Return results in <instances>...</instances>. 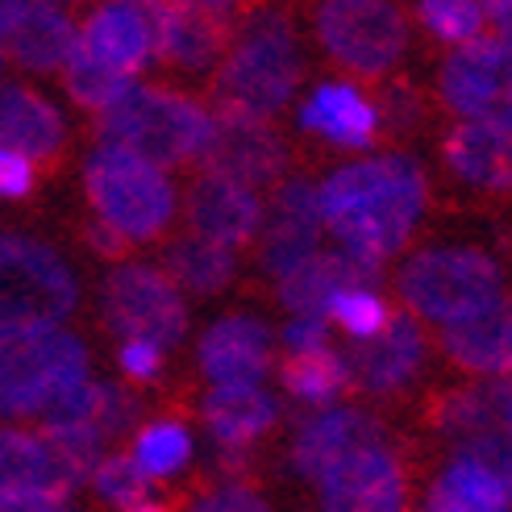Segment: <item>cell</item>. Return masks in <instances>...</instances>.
I'll return each mask as SVG.
<instances>
[{
	"mask_svg": "<svg viewBox=\"0 0 512 512\" xmlns=\"http://www.w3.org/2000/svg\"><path fill=\"white\" fill-rule=\"evenodd\" d=\"M429 209V179L408 155H371L329 171L317 188L321 225L342 250L383 267Z\"/></svg>",
	"mask_w": 512,
	"mask_h": 512,
	"instance_id": "6da1fadb",
	"label": "cell"
},
{
	"mask_svg": "<svg viewBox=\"0 0 512 512\" xmlns=\"http://www.w3.org/2000/svg\"><path fill=\"white\" fill-rule=\"evenodd\" d=\"M304 75V50L292 13L284 5L259 0L238 25L234 42L213 71V113H242L275 121L292 105Z\"/></svg>",
	"mask_w": 512,
	"mask_h": 512,
	"instance_id": "7a4b0ae2",
	"label": "cell"
},
{
	"mask_svg": "<svg viewBox=\"0 0 512 512\" xmlns=\"http://www.w3.org/2000/svg\"><path fill=\"white\" fill-rule=\"evenodd\" d=\"M84 200L92 221L113 229L125 246H146L167 238L179 213V192L171 175L113 142H96L88 150Z\"/></svg>",
	"mask_w": 512,
	"mask_h": 512,
	"instance_id": "3957f363",
	"label": "cell"
},
{
	"mask_svg": "<svg viewBox=\"0 0 512 512\" xmlns=\"http://www.w3.org/2000/svg\"><path fill=\"white\" fill-rule=\"evenodd\" d=\"M209 134H213V109L204 100L163 84H134L113 109L96 117L100 142L125 146L130 155L163 171L200 163Z\"/></svg>",
	"mask_w": 512,
	"mask_h": 512,
	"instance_id": "277c9868",
	"label": "cell"
},
{
	"mask_svg": "<svg viewBox=\"0 0 512 512\" xmlns=\"http://www.w3.org/2000/svg\"><path fill=\"white\" fill-rule=\"evenodd\" d=\"M396 292L417 321L454 329L504 296V271L479 246H425L404 259Z\"/></svg>",
	"mask_w": 512,
	"mask_h": 512,
	"instance_id": "5b68a950",
	"label": "cell"
},
{
	"mask_svg": "<svg viewBox=\"0 0 512 512\" xmlns=\"http://www.w3.org/2000/svg\"><path fill=\"white\" fill-rule=\"evenodd\" d=\"M80 309V279L63 254L21 229H0V338L63 325Z\"/></svg>",
	"mask_w": 512,
	"mask_h": 512,
	"instance_id": "8992f818",
	"label": "cell"
},
{
	"mask_svg": "<svg viewBox=\"0 0 512 512\" xmlns=\"http://www.w3.org/2000/svg\"><path fill=\"white\" fill-rule=\"evenodd\" d=\"M88 375V346L63 325L0 338V417L38 421L63 392H71Z\"/></svg>",
	"mask_w": 512,
	"mask_h": 512,
	"instance_id": "52a82bcc",
	"label": "cell"
},
{
	"mask_svg": "<svg viewBox=\"0 0 512 512\" xmlns=\"http://www.w3.org/2000/svg\"><path fill=\"white\" fill-rule=\"evenodd\" d=\"M313 34L325 59L354 80H392L413 30L396 0H313Z\"/></svg>",
	"mask_w": 512,
	"mask_h": 512,
	"instance_id": "ba28073f",
	"label": "cell"
},
{
	"mask_svg": "<svg viewBox=\"0 0 512 512\" xmlns=\"http://www.w3.org/2000/svg\"><path fill=\"white\" fill-rule=\"evenodd\" d=\"M100 321L117 342L175 350L188 338V300L150 263H113L100 279Z\"/></svg>",
	"mask_w": 512,
	"mask_h": 512,
	"instance_id": "9c48e42d",
	"label": "cell"
},
{
	"mask_svg": "<svg viewBox=\"0 0 512 512\" xmlns=\"http://www.w3.org/2000/svg\"><path fill=\"white\" fill-rule=\"evenodd\" d=\"M254 5L259 0H155V9H150L155 59L184 75L217 71L242 17Z\"/></svg>",
	"mask_w": 512,
	"mask_h": 512,
	"instance_id": "30bf717a",
	"label": "cell"
},
{
	"mask_svg": "<svg viewBox=\"0 0 512 512\" xmlns=\"http://www.w3.org/2000/svg\"><path fill=\"white\" fill-rule=\"evenodd\" d=\"M288 138L275 130V121L242 117V113H213V134L200 155V171L238 179L246 188H275L292 171Z\"/></svg>",
	"mask_w": 512,
	"mask_h": 512,
	"instance_id": "8fae6325",
	"label": "cell"
},
{
	"mask_svg": "<svg viewBox=\"0 0 512 512\" xmlns=\"http://www.w3.org/2000/svg\"><path fill=\"white\" fill-rule=\"evenodd\" d=\"M317 496L321 512H408V467L400 450L379 438L325 471Z\"/></svg>",
	"mask_w": 512,
	"mask_h": 512,
	"instance_id": "7c38bea8",
	"label": "cell"
},
{
	"mask_svg": "<svg viewBox=\"0 0 512 512\" xmlns=\"http://www.w3.org/2000/svg\"><path fill=\"white\" fill-rule=\"evenodd\" d=\"M508 92H512V46L496 34L454 46L446 63L438 67L442 105L463 121H488Z\"/></svg>",
	"mask_w": 512,
	"mask_h": 512,
	"instance_id": "4fadbf2b",
	"label": "cell"
},
{
	"mask_svg": "<svg viewBox=\"0 0 512 512\" xmlns=\"http://www.w3.org/2000/svg\"><path fill=\"white\" fill-rule=\"evenodd\" d=\"M0 150H13L42 175H55L71 150V125L46 92L9 80L0 84Z\"/></svg>",
	"mask_w": 512,
	"mask_h": 512,
	"instance_id": "5bb4252c",
	"label": "cell"
},
{
	"mask_svg": "<svg viewBox=\"0 0 512 512\" xmlns=\"http://www.w3.org/2000/svg\"><path fill=\"white\" fill-rule=\"evenodd\" d=\"M321 213H317V188L309 179L288 175L271 188V204H263V229H259V254L263 271L271 279L288 275L300 259L321 250Z\"/></svg>",
	"mask_w": 512,
	"mask_h": 512,
	"instance_id": "9a60e30c",
	"label": "cell"
},
{
	"mask_svg": "<svg viewBox=\"0 0 512 512\" xmlns=\"http://www.w3.org/2000/svg\"><path fill=\"white\" fill-rule=\"evenodd\" d=\"M184 217L188 229L200 238H209L225 250H242L250 242H259V229H263V196L238 184V179H225L213 171H200L188 196H184Z\"/></svg>",
	"mask_w": 512,
	"mask_h": 512,
	"instance_id": "2e32d148",
	"label": "cell"
},
{
	"mask_svg": "<svg viewBox=\"0 0 512 512\" xmlns=\"http://www.w3.org/2000/svg\"><path fill=\"white\" fill-rule=\"evenodd\" d=\"M196 363L213 388H221V383H263L275 367V334L254 313H225L200 334Z\"/></svg>",
	"mask_w": 512,
	"mask_h": 512,
	"instance_id": "e0dca14e",
	"label": "cell"
},
{
	"mask_svg": "<svg viewBox=\"0 0 512 512\" xmlns=\"http://www.w3.org/2000/svg\"><path fill=\"white\" fill-rule=\"evenodd\" d=\"M379 438H383V425L371 413H363V408H350V404L313 408V413L300 421L296 438L288 446V463L300 479L317 483L325 471H334L346 454L363 450Z\"/></svg>",
	"mask_w": 512,
	"mask_h": 512,
	"instance_id": "ac0fdd59",
	"label": "cell"
},
{
	"mask_svg": "<svg viewBox=\"0 0 512 512\" xmlns=\"http://www.w3.org/2000/svg\"><path fill=\"white\" fill-rule=\"evenodd\" d=\"M350 379L367 396H400L413 388V379L425 367V329L413 313H396L379 338L358 342L354 354H346Z\"/></svg>",
	"mask_w": 512,
	"mask_h": 512,
	"instance_id": "d6986e66",
	"label": "cell"
},
{
	"mask_svg": "<svg viewBox=\"0 0 512 512\" xmlns=\"http://www.w3.org/2000/svg\"><path fill=\"white\" fill-rule=\"evenodd\" d=\"M300 130L338 150H371L383 121L375 100L354 80H325L300 100Z\"/></svg>",
	"mask_w": 512,
	"mask_h": 512,
	"instance_id": "ffe728a7",
	"label": "cell"
},
{
	"mask_svg": "<svg viewBox=\"0 0 512 512\" xmlns=\"http://www.w3.org/2000/svg\"><path fill=\"white\" fill-rule=\"evenodd\" d=\"M383 267L358 259L350 250H313L288 275L275 279V296L292 317H325L329 300L346 288H375Z\"/></svg>",
	"mask_w": 512,
	"mask_h": 512,
	"instance_id": "44dd1931",
	"label": "cell"
},
{
	"mask_svg": "<svg viewBox=\"0 0 512 512\" xmlns=\"http://www.w3.org/2000/svg\"><path fill=\"white\" fill-rule=\"evenodd\" d=\"M80 488V475L67 467L55 438L42 429H21V425H0V500L5 496H71Z\"/></svg>",
	"mask_w": 512,
	"mask_h": 512,
	"instance_id": "7402d4cb",
	"label": "cell"
},
{
	"mask_svg": "<svg viewBox=\"0 0 512 512\" xmlns=\"http://www.w3.org/2000/svg\"><path fill=\"white\" fill-rule=\"evenodd\" d=\"M200 421L217 442V454H250L279 425V400L263 383H221L200 400Z\"/></svg>",
	"mask_w": 512,
	"mask_h": 512,
	"instance_id": "603a6c76",
	"label": "cell"
},
{
	"mask_svg": "<svg viewBox=\"0 0 512 512\" xmlns=\"http://www.w3.org/2000/svg\"><path fill=\"white\" fill-rule=\"evenodd\" d=\"M80 50L92 55L100 67H109L125 80L138 75L155 59V30H150V13L138 5H100L80 25Z\"/></svg>",
	"mask_w": 512,
	"mask_h": 512,
	"instance_id": "cb8c5ba5",
	"label": "cell"
},
{
	"mask_svg": "<svg viewBox=\"0 0 512 512\" xmlns=\"http://www.w3.org/2000/svg\"><path fill=\"white\" fill-rule=\"evenodd\" d=\"M75 21L67 9L50 0H21L13 25L0 38V50L25 75H59L67 55L75 50Z\"/></svg>",
	"mask_w": 512,
	"mask_h": 512,
	"instance_id": "d4e9b609",
	"label": "cell"
},
{
	"mask_svg": "<svg viewBox=\"0 0 512 512\" xmlns=\"http://www.w3.org/2000/svg\"><path fill=\"white\" fill-rule=\"evenodd\" d=\"M446 171L475 192L512 196V134L488 121H458L442 138Z\"/></svg>",
	"mask_w": 512,
	"mask_h": 512,
	"instance_id": "484cf974",
	"label": "cell"
},
{
	"mask_svg": "<svg viewBox=\"0 0 512 512\" xmlns=\"http://www.w3.org/2000/svg\"><path fill=\"white\" fill-rule=\"evenodd\" d=\"M446 358L475 379H508L512 375V292H504L479 317L442 329Z\"/></svg>",
	"mask_w": 512,
	"mask_h": 512,
	"instance_id": "4316f807",
	"label": "cell"
},
{
	"mask_svg": "<svg viewBox=\"0 0 512 512\" xmlns=\"http://www.w3.org/2000/svg\"><path fill=\"white\" fill-rule=\"evenodd\" d=\"M159 271L188 296H217V292H225L229 284H234L238 254L209 242V238H200V234H192V229H184V234H175V238L163 242Z\"/></svg>",
	"mask_w": 512,
	"mask_h": 512,
	"instance_id": "83f0119b",
	"label": "cell"
},
{
	"mask_svg": "<svg viewBox=\"0 0 512 512\" xmlns=\"http://www.w3.org/2000/svg\"><path fill=\"white\" fill-rule=\"evenodd\" d=\"M279 379L292 400L309 404V408H329L342 404V396L354 388L350 379V363L346 354L334 346H317V350H300V354H284V367Z\"/></svg>",
	"mask_w": 512,
	"mask_h": 512,
	"instance_id": "f1b7e54d",
	"label": "cell"
},
{
	"mask_svg": "<svg viewBox=\"0 0 512 512\" xmlns=\"http://www.w3.org/2000/svg\"><path fill=\"white\" fill-rule=\"evenodd\" d=\"M433 500H446L454 508H471V512H508L512 492L500 483L496 471H488L479 458L454 450V458L442 467L438 483H433Z\"/></svg>",
	"mask_w": 512,
	"mask_h": 512,
	"instance_id": "f546056e",
	"label": "cell"
},
{
	"mask_svg": "<svg viewBox=\"0 0 512 512\" xmlns=\"http://www.w3.org/2000/svg\"><path fill=\"white\" fill-rule=\"evenodd\" d=\"M192 429L175 417H159V421H146L134 429V467L146 475V479H175L184 475L188 463H192Z\"/></svg>",
	"mask_w": 512,
	"mask_h": 512,
	"instance_id": "4dcf8cb0",
	"label": "cell"
},
{
	"mask_svg": "<svg viewBox=\"0 0 512 512\" xmlns=\"http://www.w3.org/2000/svg\"><path fill=\"white\" fill-rule=\"evenodd\" d=\"M429 421L438 433H446V438L454 446H463L471 438H479V433L496 429L492 425V396H488V379H471V383H458V388H446L433 396L429 404Z\"/></svg>",
	"mask_w": 512,
	"mask_h": 512,
	"instance_id": "1f68e13d",
	"label": "cell"
},
{
	"mask_svg": "<svg viewBox=\"0 0 512 512\" xmlns=\"http://www.w3.org/2000/svg\"><path fill=\"white\" fill-rule=\"evenodd\" d=\"M75 38H80V34H75ZM59 80H63V88H67L71 105L84 109V113H92V117H100L105 109H113L117 100L138 84V80H125V75H117V71H109V67H100L92 55H84L80 42H75V50L67 55Z\"/></svg>",
	"mask_w": 512,
	"mask_h": 512,
	"instance_id": "d6a6232c",
	"label": "cell"
},
{
	"mask_svg": "<svg viewBox=\"0 0 512 512\" xmlns=\"http://www.w3.org/2000/svg\"><path fill=\"white\" fill-rule=\"evenodd\" d=\"M417 21L429 38H438L450 50L483 38V30H488L483 0H417Z\"/></svg>",
	"mask_w": 512,
	"mask_h": 512,
	"instance_id": "836d02e7",
	"label": "cell"
},
{
	"mask_svg": "<svg viewBox=\"0 0 512 512\" xmlns=\"http://www.w3.org/2000/svg\"><path fill=\"white\" fill-rule=\"evenodd\" d=\"M392 317H396V309L375 288H346L329 300V309H325V321H334L354 346L379 338Z\"/></svg>",
	"mask_w": 512,
	"mask_h": 512,
	"instance_id": "e575fe53",
	"label": "cell"
},
{
	"mask_svg": "<svg viewBox=\"0 0 512 512\" xmlns=\"http://www.w3.org/2000/svg\"><path fill=\"white\" fill-rule=\"evenodd\" d=\"M88 483H92L96 500L109 504V508H117V512L138 508V504L146 500V488H150V479L134 467L130 454H105V458H100V463L92 467Z\"/></svg>",
	"mask_w": 512,
	"mask_h": 512,
	"instance_id": "d590c367",
	"label": "cell"
},
{
	"mask_svg": "<svg viewBox=\"0 0 512 512\" xmlns=\"http://www.w3.org/2000/svg\"><path fill=\"white\" fill-rule=\"evenodd\" d=\"M184 512H271V504L246 475H217L188 496Z\"/></svg>",
	"mask_w": 512,
	"mask_h": 512,
	"instance_id": "8d00e7d4",
	"label": "cell"
},
{
	"mask_svg": "<svg viewBox=\"0 0 512 512\" xmlns=\"http://www.w3.org/2000/svg\"><path fill=\"white\" fill-rule=\"evenodd\" d=\"M379 109V121L383 130H396V134H413L421 117H425V105H421V92L404 80H388L383 84V96L375 100Z\"/></svg>",
	"mask_w": 512,
	"mask_h": 512,
	"instance_id": "74e56055",
	"label": "cell"
},
{
	"mask_svg": "<svg viewBox=\"0 0 512 512\" xmlns=\"http://www.w3.org/2000/svg\"><path fill=\"white\" fill-rule=\"evenodd\" d=\"M117 367H121L125 383L150 388V383H159V379H163L167 350L150 346V342H121V346H117Z\"/></svg>",
	"mask_w": 512,
	"mask_h": 512,
	"instance_id": "f35d334b",
	"label": "cell"
},
{
	"mask_svg": "<svg viewBox=\"0 0 512 512\" xmlns=\"http://www.w3.org/2000/svg\"><path fill=\"white\" fill-rule=\"evenodd\" d=\"M38 184H42V171L13 155V150H0V200L5 204H30L38 196Z\"/></svg>",
	"mask_w": 512,
	"mask_h": 512,
	"instance_id": "ab89813d",
	"label": "cell"
},
{
	"mask_svg": "<svg viewBox=\"0 0 512 512\" xmlns=\"http://www.w3.org/2000/svg\"><path fill=\"white\" fill-rule=\"evenodd\" d=\"M458 450L471 454V458H479V463L488 467V471H496L500 483L512 492V433H504V429H488V433H479V438L463 442Z\"/></svg>",
	"mask_w": 512,
	"mask_h": 512,
	"instance_id": "60d3db41",
	"label": "cell"
},
{
	"mask_svg": "<svg viewBox=\"0 0 512 512\" xmlns=\"http://www.w3.org/2000/svg\"><path fill=\"white\" fill-rule=\"evenodd\" d=\"M279 346L284 354H300V350H317V346H329V329H325V317H292L279 334Z\"/></svg>",
	"mask_w": 512,
	"mask_h": 512,
	"instance_id": "b9f144b4",
	"label": "cell"
},
{
	"mask_svg": "<svg viewBox=\"0 0 512 512\" xmlns=\"http://www.w3.org/2000/svg\"><path fill=\"white\" fill-rule=\"evenodd\" d=\"M0 512H71L63 496H42V492H25V496H5Z\"/></svg>",
	"mask_w": 512,
	"mask_h": 512,
	"instance_id": "7bdbcfd3",
	"label": "cell"
},
{
	"mask_svg": "<svg viewBox=\"0 0 512 512\" xmlns=\"http://www.w3.org/2000/svg\"><path fill=\"white\" fill-rule=\"evenodd\" d=\"M488 396H492V425L512 433V375L508 379H488Z\"/></svg>",
	"mask_w": 512,
	"mask_h": 512,
	"instance_id": "ee69618b",
	"label": "cell"
},
{
	"mask_svg": "<svg viewBox=\"0 0 512 512\" xmlns=\"http://www.w3.org/2000/svg\"><path fill=\"white\" fill-rule=\"evenodd\" d=\"M483 13H488V25L496 30V38L512 46V0H483Z\"/></svg>",
	"mask_w": 512,
	"mask_h": 512,
	"instance_id": "f6af8a7d",
	"label": "cell"
},
{
	"mask_svg": "<svg viewBox=\"0 0 512 512\" xmlns=\"http://www.w3.org/2000/svg\"><path fill=\"white\" fill-rule=\"evenodd\" d=\"M17 9H21V0H0V38H5V30L13 25Z\"/></svg>",
	"mask_w": 512,
	"mask_h": 512,
	"instance_id": "bcb514c9",
	"label": "cell"
},
{
	"mask_svg": "<svg viewBox=\"0 0 512 512\" xmlns=\"http://www.w3.org/2000/svg\"><path fill=\"white\" fill-rule=\"evenodd\" d=\"M130 512H175L171 504H159V500H142L138 508H130Z\"/></svg>",
	"mask_w": 512,
	"mask_h": 512,
	"instance_id": "7dc6e473",
	"label": "cell"
},
{
	"mask_svg": "<svg viewBox=\"0 0 512 512\" xmlns=\"http://www.w3.org/2000/svg\"><path fill=\"white\" fill-rule=\"evenodd\" d=\"M50 5H59V9H67V13H71V9H80L84 0H50Z\"/></svg>",
	"mask_w": 512,
	"mask_h": 512,
	"instance_id": "c3c4849f",
	"label": "cell"
},
{
	"mask_svg": "<svg viewBox=\"0 0 512 512\" xmlns=\"http://www.w3.org/2000/svg\"><path fill=\"white\" fill-rule=\"evenodd\" d=\"M113 5H138L142 9V5H155V0H113Z\"/></svg>",
	"mask_w": 512,
	"mask_h": 512,
	"instance_id": "681fc988",
	"label": "cell"
},
{
	"mask_svg": "<svg viewBox=\"0 0 512 512\" xmlns=\"http://www.w3.org/2000/svg\"><path fill=\"white\" fill-rule=\"evenodd\" d=\"M0 71H5V50H0Z\"/></svg>",
	"mask_w": 512,
	"mask_h": 512,
	"instance_id": "f907efd6",
	"label": "cell"
}]
</instances>
